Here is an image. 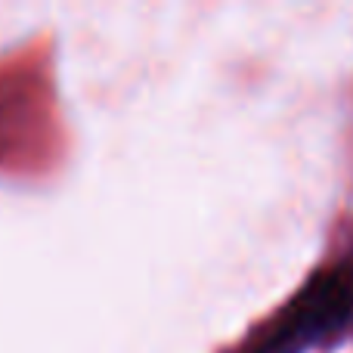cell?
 Returning <instances> with one entry per match:
<instances>
[{"instance_id":"1","label":"cell","mask_w":353,"mask_h":353,"mask_svg":"<svg viewBox=\"0 0 353 353\" xmlns=\"http://www.w3.org/2000/svg\"><path fill=\"white\" fill-rule=\"evenodd\" d=\"M353 319V276L329 270L307 282V288L273 319L261 338L239 353H304L335 338Z\"/></svg>"}]
</instances>
